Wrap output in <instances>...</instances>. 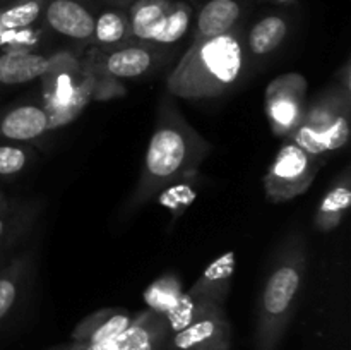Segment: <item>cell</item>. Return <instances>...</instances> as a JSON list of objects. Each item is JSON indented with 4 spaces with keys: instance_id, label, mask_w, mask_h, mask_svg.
I'll return each mask as SVG.
<instances>
[{
    "instance_id": "cell-1",
    "label": "cell",
    "mask_w": 351,
    "mask_h": 350,
    "mask_svg": "<svg viewBox=\"0 0 351 350\" xmlns=\"http://www.w3.org/2000/svg\"><path fill=\"white\" fill-rule=\"evenodd\" d=\"M209 153L211 144L182 115L173 96L165 91L130 209L144 206L175 182L194 178Z\"/></svg>"
},
{
    "instance_id": "cell-2",
    "label": "cell",
    "mask_w": 351,
    "mask_h": 350,
    "mask_svg": "<svg viewBox=\"0 0 351 350\" xmlns=\"http://www.w3.org/2000/svg\"><path fill=\"white\" fill-rule=\"evenodd\" d=\"M249 55L242 27L192 41L167 81V91L175 98L211 100L232 91L249 67Z\"/></svg>"
},
{
    "instance_id": "cell-3",
    "label": "cell",
    "mask_w": 351,
    "mask_h": 350,
    "mask_svg": "<svg viewBox=\"0 0 351 350\" xmlns=\"http://www.w3.org/2000/svg\"><path fill=\"white\" fill-rule=\"evenodd\" d=\"M307 271V249L300 233L293 232L278 249L261 290L257 307L256 350H276L297 309L298 294Z\"/></svg>"
},
{
    "instance_id": "cell-4",
    "label": "cell",
    "mask_w": 351,
    "mask_h": 350,
    "mask_svg": "<svg viewBox=\"0 0 351 350\" xmlns=\"http://www.w3.org/2000/svg\"><path fill=\"white\" fill-rule=\"evenodd\" d=\"M351 91L336 84L307 106L300 126L288 139L326 163L350 139Z\"/></svg>"
},
{
    "instance_id": "cell-5",
    "label": "cell",
    "mask_w": 351,
    "mask_h": 350,
    "mask_svg": "<svg viewBox=\"0 0 351 350\" xmlns=\"http://www.w3.org/2000/svg\"><path fill=\"white\" fill-rule=\"evenodd\" d=\"M50 58V71L41 78V106L50 120V130H55L81 115L84 106L93 100L96 78L71 54H55Z\"/></svg>"
},
{
    "instance_id": "cell-6",
    "label": "cell",
    "mask_w": 351,
    "mask_h": 350,
    "mask_svg": "<svg viewBox=\"0 0 351 350\" xmlns=\"http://www.w3.org/2000/svg\"><path fill=\"white\" fill-rule=\"evenodd\" d=\"M127 16L132 41L156 48L170 47L187 34L192 7L182 0H134Z\"/></svg>"
},
{
    "instance_id": "cell-7",
    "label": "cell",
    "mask_w": 351,
    "mask_h": 350,
    "mask_svg": "<svg viewBox=\"0 0 351 350\" xmlns=\"http://www.w3.org/2000/svg\"><path fill=\"white\" fill-rule=\"evenodd\" d=\"M322 161L290 139H285L264 175V192L271 202H287L304 194L317 177Z\"/></svg>"
},
{
    "instance_id": "cell-8",
    "label": "cell",
    "mask_w": 351,
    "mask_h": 350,
    "mask_svg": "<svg viewBox=\"0 0 351 350\" xmlns=\"http://www.w3.org/2000/svg\"><path fill=\"white\" fill-rule=\"evenodd\" d=\"M307 79L297 72L278 75L267 84L264 110L274 136L288 139L300 126L307 110Z\"/></svg>"
},
{
    "instance_id": "cell-9",
    "label": "cell",
    "mask_w": 351,
    "mask_h": 350,
    "mask_svg": "<svg viewBox=\"0 0 351 350\" xmlns=\"http://www.w3.org/2000/svg\"><path fill=\"white\" fill-rule=\"evenodd\" d=\"M160 62L156 47L129 41L120 47L101 50L89 57L82 67L95 75L125 81L147 75Z\"/></svg>"
},
{
    "instance_id": "cell-10",
    "label": "cell",
    "mask_w": 351,
    "mask_h": 350,
    "mask_svg": "<svg viewBox=\"0 0 351 350\" xmlns=\"http://www.w3.org/2000/svg\"><path fill=\"white\" fill-rule=\"evenodd\" d=\"M170 335L165 316L147 309L134 316L129 328L115 338L99 343L71 342L51 350H165Z\"/></svg>"
},
{
    "instance_id": "cell-11",
    "label": "cell",
    "mask_w": 351,
    "mask_h": 350,
    "mask_svg": "<svg viewBox=\"0 0 351 350\" xmlns=\"http://www.w3.org/2000/svg\"><path fill=\"white\" fill-rule=\"evenodd\" d=\"M232 328L223 305H216L177 333H171L165 350H230Z\"/></svg>"
},
{
    "instance_id": "cell-12",
    "label": "cell",
    "mask_w": 351,
    "mask_h": 350,
    "mask_svg": "<svg viewBox=\"0 0 351 350\" xmlns=\"http://www.w3.org/2000/svg\"><path fill=\"white\" fill-rule=\"evenodd\" d=\"M45 21L60 36L74 41L93 40L96 14L82 0H48Z\"/></svg>"
},
{
    "instance_id": "cell-13",
    "label": "cell",
    "mask_w": 351,
    "mask_h": 350,
    "mask_svg": "<svg viewBox=\"0 0 351 350\" xmlns=\"http://www.w3.org/2000/svg\"><path fill=\"white\" fill-rule=\"evenodd\" d=\"M50 130V120L41 105L21 103L7 110L0 119V136L12 143H29Z\"/></svg>"
},
{
    "instance_id": "cell-14",
    "label": "cell",
    "mask_w": 351,
    "mask_h": 350,
    "mask_svg": "<svg viewBox=\"0 0 351 350\" xmlns=\"http://www.w3.org/2000/svg\"><path fill=\"white\" fill-rule=\"evenodd\" d=\"M243 7L240 0H208L199 10L194 41L221 36L240 26Z\"/></svg>"
},
{
    "instance_id": "cell-15",
    "label": "cell",
    "mask_w": 351,
    "mask_h": 350,
    "mask_svg": "<svg viewBox=\"0 0 351 350\" xmlns=\"http://www.w3.org/2000/svg\"><path fill=\"white\" fill-rule=\"evenodd\" d=\"M132 321L134 316L125 309H99L75 326L72 331V342H106L125 331Z\"/></svg>"
},
{
    "instance_id": "cell-16",
    "label": "cell",
    "mask_w": 351,
    "mask_h": 350,
    "mask_svg": "<svg viewBox=\"0 0 351 350\" xmlns=\"http://www.w3.org/2000/svg\"><path fill=\"white\" fill-rule=\"evenodd\" d=\"M233 275H235V253H225L216 257L189 288L192 295L215 304L225 305L232 290Z\"/></svg>"
},
{
    "instance_id": "cell-17",
    "label": "cell",
    "mask_w": 351,
    "mask_h": 350,
    "mask_svg": "<svg viewBox=\"0 0 351 350\" xmlns=\"http://www.w3.org/2000/svg\"><path fill=\"white\" fill-rule=\"evenodd\" d=\"M51 58L33 50H7L0 55V84L17 86L41 79L50 71Z\"/></svg>"
},
{
    "instance_id": "cell-18",
    "label": "cell",
    "mask_w": 351,
    "mask_h": 350,
    "mask_svg": "<svg viewBox=\"0 0 351 350\" xmlns=\"http://www.w3.org/2000/svg\"><path fill=\"white\" fill-rule=\"evenodd\" d=\"M288 19L280 14H269L257 21L245 36L249 62H261L273 55L288 36Z\"/></svg>"
},
{
    "instance_id": "cell-19",
    "label": "cell",
    "mask_w": 351,
    "mask_h": 350,
    "mask_svg": "<svg viewBox=\"0 0 351 350\" xmlns=\"http://www.w3.org/2000/svg\"><path fill=\"white\" fill-rule=\"evenodd\" d=\"M351 205V177L350 170L343 172L341 177L335 180L324 198L321 199L315 211L314 225L321 232H331L343 223Z\"/></svg>"
},
{
    "instance_id": "cell-20",
    "label": "cell",
    "mask_w": 351,
    "mask_h": 350,
    "mask_svg": "<svg viewBox=\"0 0 351 350\" xmlns=\"http://www.w3.org/2000/svg\"><path fill=\"white\" fill-rule=\"evenodd\" d=\"M93 41L101 50H108V48H115L132 41L127 10L120 9V7H112V9H103L98 16H95Z\"/></svg>"
},
{
    "instance_id": "cell-21",
    "label": "cell",
    "mask_w": 351,
    "mask_h": 350,
    "mask_svg": "<svg viewBox=\"0 0 351 350\" xmlns=\"http://www.w3.org/2000/svg\"><path fill=\"white\" fill-rule=\"evenodd\" d=\"M184 283L175 271L161 275L144 290V302L147 309L165 316L184 294Z\"/></svg>"
},
{
    "instance_id": "cell-22",
    "label": "cell",
    "mask_w": 351,
    "mask_h": 350,
    "mask_svg": "<svg viewBox=\"0 0 351 350\" xmlns=\"http://www.w3.org/2000/svg\"><path fill=\"white\" fill-rule=\"evenodd\" d=\"M27 273V257L19 256L7 264L0 273V323L9 316L16 302L19 301L23 281Z\"/></svg>"
},
{
    "instance_id": "cell-23",
    "label": "cell",
    "mask_w": 351,
    "mask_h": 350,
    "mask_svg": "<svg viewBox=\"0 0 351 350\" xmlns=\"http://www.w3.org/2000/svg\"><path fill=\"white\" fill-rule=\"evenodd\" d=\"M216 305L219 304L204 301V299H199L195 297V295H192L189 290H185L184 294H182V297L178 299L177 304L165 314L170 333L180 331L185 326L191 325L192 321H195L199 316H202L206 311H209L211 307H216ZM223 307H225V305H223Z\"/></svg>"
},
{
    "instance_id": "cell-24",
    "label": "cell",
    "mask_w": 351,
    "mask_h": 350,
    "mask_svg": "<svg viewBox=\"0 0 351 350\" xmlns=\"http://www.w3.org/2000/svg\"><path fill=\"white\" fill-rule=\"evenodd\" d=\"M48 0H17L0 12V26L3 31L31 27L45 12Z\"/></svg>"
},
{
    "instance_id": "cell-25",
    "label": "cell",
    "mask_w": 351,
    "mask_h": 350,
    "mask_svg": "<svg viewBox=\"0 0 351 350\" xmlns=\"http://www.w3.org/2000/svg\"><path fill=\"white\" fill-rule=\"evenodd\" d=\"M34 151L21 143L0 144V175L12 177L33 163Z\"/></svg>"
},
{
    "instance_id": "cell-26",
    "label": "cell",
    "mask_w": 351,
    "mask_h": 350,
    "mask_svg": "<svg viewBox=\"0 0 351 350\" xmlns=\"http://www.w3.org/2000/svg\"><path fill=\"white\" fill-rule=\"evenodd\" d=\"M187 180H191V178L178 180L175 182V184L165 187L163 191L160 192L161 205L170 208L171 211H178V209L191 205L192 199H194V191H192V185L187 184Z\"/></svg>"
},
{
    "instance_id": "cell-27",
    "label": "cell",
    "mask_w": 351,
    "mask_h": 350,
    "mask_svg": "<svg viewBox=\"0 0 351 350\" xmlns=\"http://www.w3.org/2000/svg\"><path fill=\"white\" fill-rule=\"evenodd\" d=\"M14 230V222L10 216H5L0 213V242H2L5 237L10 235V232Z\"/></svg>"
},
{
    "instance_id": "cell-28",
    "label": "cell",
    "mask_w": 351,
    "mask_h": 350,
    "mask_svg": "<svg viewBox=\"0 0 351 350\" xmlns=\"http://www.w3.org/2000/svg\"><path fill=\"white\" fill-rule=\"evenodd\" d=\"M106 2H110V3H112V5H117V7L120 5V9H123V7H125V5H130V3H132L134 0H106Z\"/></svg>"
},
{
    "instance_id": "cell-29",
    "label": "cell",
    "mask_w": 351,
    "mask_h": 350,
    "mask_svg": "<svg viewBox=\"0 0 351 350\" xmlns=\"http://www.w3.org/2000/svg\"><path fill=\"white\" fill-rule=\"evenodd\" d=\"M276 2H290V0H276Z\"/></svg>"
},
{
    "instance_id": "cell-30",
    "label": "cell",
    "mask_w": 351,
    "mask_h": 350,
    "mask_svg": "<svg viewBox=\"0 0 351 350\" xmlns=\"http://www.w3.org/2000/svg\"><path fill=\"white\" fill-rule=\"evenodd\" d=\"M3 33V30H2V26H0V34H2Z\"/></svg>"
},
{
    "instance_id": "cell-31",
    "label": "cell",
    "mask_w": 351,
    "mask_h": 350,
    "mask_svg": "<svg viewBox=\"0 0 351 350\" xmlns=\"http://www.w3.org/2000/svg\"><path fill=\"white\" fill-rule=\"evenodd\" d=\"M0 206H2V196H0Z\"/></svg>"
}]
</instances>
